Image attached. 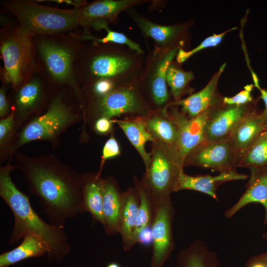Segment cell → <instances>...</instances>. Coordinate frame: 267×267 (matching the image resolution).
Wrapping results in <instances>:
<instances>
[{"label": "cell", "mask_w": 267, "mask_h": 267, "mask_svg": "<svg viewBox=\"0 0 267 267\" xmlns=\"http://www.w3.org/2000/svg\"><path fill=\"white\" fill-rule=\"evenodd\" d=\"M150 6L148 8L149 11H157L164 7L165 3L164 0H150Z\"/></svg>", "instance_id": "cell-43"}, {"label": "cell", "mask_w": 267, "mask_h": 267, "mask_svg": "<svg viewBox=\"0 0 267 267\" xmlns=\"http://www.w3.org/2000/svg\"><path fill=\"white\" fill-rule=\"evenodd\" d=\"M9 86L2 84L0 88V118H4L11 112V106L8 98L6 96Z\"/></svg>", "instance_id": "cell-38"}, {"label": "cell", "mask_w": 267, "mask_h": 267, "mask_svg": "<svg viewBox=\"0 0 267 267\" xmlns=\"http://www.w3.org/2000/svg\"><path fill=\"white\" fill-rule=\"evenodd\" d=\"M8 161L0 168V196L14 216V225L8 240L12 245L25 236L33 235L46 246L49 262H62L71 251L64 227L44 221L32 208L29 197L13 182L11 174L15 169Z\"/></svg>", "instance_id": "cell-3"}, {"label": "cell", "mask_w": 267, "mask_h": 267, "mask_svg": "<svg viewBox=\"0 0 267 267\" xmlns=\"http://www.w3.org/2000/svg\"><path fill=\"white\" fill-rule=\"evenodd\" d=\"M114 124L113 119L100 118L95 122L91 130L99 134H111L113 132Z\"/></svg>", "instance_id": "cell-37"}, {"label": "cell", "mask_w": 267, "mask_h": 267, "mask_svg": "<svg viewBox=\"0 0 267 267\" xmlns=\"http://www.w3.org/2000/svg\"><path fill=\"white\" fill-rule=\"evenodd\" d=\"M248 267H267V254L252 260Z\"/></svg>", "instance_id": "cell-40"}, {"label": "cell", "mask_w": 267, "mask_h": 267, "mask_svg": "<svg viewBox=\"0 0 267 267\" xmlns=\"http://www.w3.org/2000/svg\"><path fill=\"white\" fill-rule=\"evenodd\" d=\"M266 134H267V128H266V130L263 133Z\"/></svg>", "instance_id": "cell-45"}, {"label": "cell", "mask_w": 267, "mask_h": 267, "mask_svg": "<svg viewBox=\"0 0 267 267\" xmlns=\"http://www.w3.org/2000/svg\"><path fill=\"white\" fill-rule=\"evenodd\" d=\"M267 122L257 110L245 118L228 136L240 159L266 130ZM240 161V160H239Z\"/></svg>", "instance_id": "cell-21"}, {"label": "cell", "mask_w": 267, "mask_h": 267, "mask_svg": "<svg viewBox=\"0 0 267 267\" xmlns=\"http://www.w3.org/2000/svg\"><path fill=\"white\" fill-rule=\"evenodd\" d=\"M146 127L155 140L160 141L177 151L178 139L176 125L169 117L166 108L152 111L143 118Z\"/></svg>", "instance_id": "cell-26"}, {"label": "cell", "mask_w": 267, "mask_h": 267, "mask_svg": "<svg viewBox=\"0 0 267 267\" xmlns=\"http://www.w3.org/2000/svg\"><path fill=\"white\" fill-rule=\"evenodd\" d=\"M33 38L23 33L18 23L2 22L0 51L3 62L0 70L2 84L14 89L27 82L36 71Z\"/></svg>", "instance_id": "cell-7"}, {"label": "cell", "mask_w": 267, "mask_h": 267, "mask_svg": "<svg viewBox=\"0 0 267 267\" xmlns=\"http://www.w3.org/2000/svg\"><path fill=\"white\" fill-rule=\"evenodd\" d=\"M248 176L236 172L235 170L220 173L212 176H190L181 172L178 176L174 192L181 190H193L211 196L217 200L216 190L221 183L230 180L245 179Z\"/></svg>", "instance_id": "cell-19"}, {"label": "cell", "mask_w": 267, "mask_h": 267, "mask_svg": "<svg viewBox=\"0 0 267 267\" xmlns=\"http://www.w3.org/2000/svg\"><path fill=\"white\" fill-rule=\"evenodd\" d=\"M12 160L23 174L29 192L39 197L49 222L64 227L68 219L86 212L80 174L52 154L29 156L16 151Z\"/></svg>", "instance_id": "cell-1"}, {"label": "cell", "mask_w": 267, "mask_h": 267, "mask_svg": "<svg viewBox=\"0 0 267 267\" xmlns=\"http://www.w3.org/2000/svg\"><path fill=\"white\" fill-rule=\"evenodd\" d=\"M106 267H121L120 265L115 262L111 263L106 266Z\"/></svg>", "instance_id": "cell-44"}, {"label": "cell", "mask_w": 267, "mask_h": 267, "mask_svg": "<svg viewBox=\"0 0 267 267\" xmlns=\"http://www.w3.org/2000/svg\"><path fill=\"white\" fill-rule=\"evenodd\" d=\"M238 166L250 169L267 167V134H261L241 157Z\"/></svg>", "instance_id": "cell-30"}, {"label": "cell", "mask_w": 267, "mask_h": 267, "mask_svg": "<svg viewBox=\"0 0 267 267\" xmlns=\"http://www.w3.org/2000/svg\"><path fill=\"white\" fill-rule=\"evenodd\" d=\"M125 12L135 24L143 37L154 42V46L166 49L182 44L181 38L186 31V24H159L142 15L133 7L128 8Z\"/></svg>", "instance_id": "cell-17"}, {"label": "cell", "mask_w": 267, "mask_h": 267, "mask_svg": "<svg viewBox=\"0 0 267 267\" xmlns=\"http://www.w3.org/2000/svg\"><path fill=\"white\" fill-rule=\"evenodd\" d=\"M52 91L45 80L37 71L27 82L11 89L8 99L14 115L16 132L30 119L46 110Z\"/></svg>", "instance_id": "cell-11"}, {"label": "cell", "mask_w": 267, "mask_h": 267, "mask_svg": "<svg viewBox=\"0 0 267 267\" xmlns=\"http://www.w3.org/2000/svg\"><path fill=\"white\" fill-rule=\"evenodd\" d=\"M152 227L150 226L145 228L141 231L138 236V242L144 246H147L152 244Z\"/></svg>", "instance_id": "cell-39"}, {"label": "cell", "mask_w": 267, "mask_h": 267, "mask_svg": "<svg viewBox=\"0 0 267 267\" xmlns=\"http://www.w3.org/2000/svg\"><path fill=\"white\" fill-rule=\"evenodd\" d=\"M150 154L141 181L156 206L170 199L183 165L176 150L156 140L151 142Z\"/></svg>", "instance_id": "cell-9"}, {"label": "cell", "mask_w": 267, "mask_h": 267, "mask_svg": "<svg viewBox=\"0 0 267 267\" xmlns=\"http://www.w3.org/2000/svg\"><path fill=\"white\" fill-rule=\"evenodd\" d=\"M256 87L259 90L261 93L260 97L262 99L265 104V109L261 112V113L264 118L267 122V90L261 88L260 85L256 86Z\"/></svg>", "instance_id": "cell-41"}, {"label": "cell", "mask_w": 267, "mask_h": 267, "mask_svg": "<svg viewBox=\"0 0 267 267\" xmlns=\"http://www.w3.org/2000/svg\"><path fill=\"white\" fill-rule=\"evenodd\" d=\"M144 118H117L113 119L117 124L135 148L141 157L145 169L149 166L151 161L150 152L145 149V144L148 141L153 142L155 139L147 130L143 120Z\"/></svg>", "instance_id": "cell-24"}, {"label": "cell", "mask_w": 267, "mask_h": 267, "mask_svg": "<svg viewBox=\"0 0 267 267\" xmlns=\"http://www.w3.org/2000/svg\"><path fill=\"white\" fill-rule=\"evenodd\" d=\"M211 108L193 118H189L180 111L178 106L170 105L166 108L178 131L177 150L183 165L186 155L205 139L206 126Z\"/></svg>", "instance_id": "cell-14"}, {"label": "cell", "mask_w": 267, "mask_h": 267, "mask_svg": "<svg viewBox=\"0 0 267 267\" xmlns=\"http://www.w3.org/2000/svg\"><path fill=\"white\" fill-rule=\"evenodd\" d=\"M139 202V196L134 186L130 187L123 192L119 233L125 251H129L133 247L132 239Z\"/></svg>", "instance_id": "cell-25"}, {"label": "cell", "mask_w": 267, "mask_h": 267, "mask_svg": "<svg viewBox=\"0 0 267 267\" xmlns=\"http://www.w3.org/2000/svg\"><path fill=\"white\" fill-rule=\"evenodd\" d=\"M237 28H232L219 34H215L206 38L198 46L188 51L184 50L182 47L180 48L176 56L177 62L180 65L186 61L191 56L197 52L209 47L216 46L222 41L224 36L228 32L236 29Z\"/></svg>", "instance_id": "cell-33"}, {"label": "cell", "mask_w": 267, "mask_h": 267, "mask_svg": "<svg viewBox=\"0 0 267 267\" xmlns=\"http://www.w3.org/2000/svg\"><path fill=\"white\" fill-rule=\"evenodd\" d=\"M123 192L114 178H103L102 209L104 223L103 226L107 234L113 235L119 232Z\"/></svg>", "instance_id": "cell-20"}, {"label": "cell", "mask_w": 267, "mask_h": 267, "mask_svg": "<svg viewBox=\"0 0 267 267\" xmlns=\"http://www.w3.org/2000/svg\"><path fill=\"white\" fill-rule=\"evenodd\" d=\"M146 57L126 45L85 41L75 62L74 74L82 90L103 81L118 88L135 86Z\"/></svg>", "instance_id": "cell-2"}, {"label": "cell", "mask_w": 267, "mask_h": 267, "mask_svg": "<svg viewBox=\"0 0 267 267\" xmlns=\"http://www.w3.org/2000/svg\"><path fill=\"white\" fill-rule=\"evenodd\" d=\"M50 1H52L53 2L60 3H65L72 4L73 6H74L75 7L74 8H80L81 7L85 5L88 2V1L86 0H50Z\"/></svg>", "instance_id": "cell-42"}, {"label": "cell", "mask_w": 267, "mask_h": 267, "mask_svg": "<svg viewBox=\"0 0 267 267\" xmlns=\"http://www.w3.org/2000/svg\"><path fill=\"white\" fill-rule=\"evenodd\" d=\"M177 267H218V263L213 256L193 245L180 253Z\"/></svg>", "instance_id": "cell-31"}, {"label": "cell", "mask_w": 267, "mask_h": 267, "mask_svg": "<svg viewBox=\"0 0 267 267\" xmlns=\"http://www.w3.org/2000/svg\"><path fill=\"white\" fill-rule=\"evenodd\" d=\"M103 178L97 173L80 174V189L83 205L93 220L104 225L102 209Z\"/></svg>", "instance_id": "cell-22"}, {"label": "cell", "mask_w": 267, "mask_h": 267, "mask_svg": "<svg viewBox=\"0 0 267 267\" xmlns=\"http://www.w3.org/2000/svg\"><path fill=\"white\" fill-rule=\"evenodd\" d=\"M225 66V63L222 65L201 90L192 93L186 98L173 101L169 106H180V111L183 114L189 118H193L207 109L221 104V99L217 93V87L220 77Z\"/></svg>", "instance_id": "cell-18"}, {"label": "cell", "mask_w": 267, "mask_h": 267, "mask_svg": "<svg viewBox=\"0 0 267 267\" xmlns=\"http://www.w3.org/2000/svg\"><path fill=\"white\" fill-rule=\"evenodd\" d=\"M182 44L166 49L154 46L146 57L137 86L152 111L165 109L173 101L168 89L167 71Z\"/></svg>", "instance_id": "cell-10"}, {"label": "cell", "mask_w": 267, "mask_h": 267, "mask_svg": "<svg viewBox=\"0 0 267 267\" xmlns=\"http://www.w3.org/2000/svg\"><path fill=\"white\" fill-rule=\"evenodd\" d=\"M133 179L134 186L136 188L140 198L132 239V245L133 247L138 242V236L141 231L145 228L151 226L156 206L141 180L135 176H133Z\"/></svg>", "instance_id": "cell-28"}, {"label": "cell", "mask_w": 267, "mask_h": 267, "mask_svg": "<svg viewBox=\"0 0 267 267\" xmlns=\"http://www.w3.org/2000/svg\"><path fill=\"white\" fill-rule=\"evenodd\" d=\"M47 252L46 246L40 239L27 235L16 247L0 255V267H9L26 259L42 256Z\"/></svg>", "instance_id": "cell-27"}, {"label": "cell", "mask_w": 267, "mask_h": 267, "mask_svg": "<svg viewBox=\"0 0 267 267\" xmlns=\"http://www.w3.org/2000/svg\"><path fill=\"white\" fill-rule=\"evenodd\" d=\"M121 154L119 144L114 137V132L104 144L102 151L100 168L97 173L101 175V172L105 161L110 158L119 156Z\"/></svg>", "instance_id": "cell-35"}, {"label": "cell", "mask_w": 267, "mask_h": 267, "mask_svg": "<svg viewBox=\"0 0 267 267\" xmlns=\"http://www.w3.org/2000/svg\"><path fill=\"white\" fill-rule=\"evenodd\" d=\"M84 42L74 32L33 38L36 71L52 89L71 88L84 111L85 96L76 80L74 65Z\"/></svg>", "instance_id": "cell-5"}, {"label": "cell", "mask_w": 267, "mask_h": 267, "mask_svg": "<svg viewBox=\"0 0 267 267\" xmlns=\"http://www.w3.org/2000/svg\"><path fill=\"white\" fill-rule=\"evenodd\" d=\"M84 118V108L71 88L52 89L46 110L24 124L0 153V165L6 159L11 161L20 148L32 141H46L55 149L61 135L73 125L83 121Z\"/></svg>", "instance_id": "cell-4"}, {"label": "cell", "mask_w": 267, "mask_h": 267, "mask_svg": "<svg viewBox=\"0 0 267 267\" xmlns=\"http://www.w3.org/2000/svg\"><path fill=\"white\" fill-rule=\"evenodd\" d=\"M247 189L238 201L226 213L231 217L239 209L251 203L261 204L265 210V223L267 222V167L252 168Z\"/></svg>", "instance_id": "cell-23"}, {"label": "cell", "mask_w": 267, "mask_h": 267, "mask_svg": "<svg viewBox=\"0 0 267 267\" xmlns=\"http://www.w3.org/2000/svg\"><path fill=\"white\" fill-rule=\"evenodd\" d=\"M1 4L16 18L20 31L32 38L73 32L80 26L78 8L50 7L31 0H4Z\"/></svg>", "instance_id": "cell-6"}, {"label": "cell", "mask_w": 267, "mask_h": 267, "mask_svg": "<svg viewBox=\"0 0 267 267\" xmlns=\"http://www.w3.org/2000/svg\"><path fill=\"white\" fill-rule=\"evenodd\" d=\"M194 78L192 72L183 70L174 61L170 63L167 71L166 81L173 101L181 99L186 94H192L194 89L190 86V83Z\"/></svg>", "instance_id": "cell-29"}, {"label": "cell", "mask_w": 267, "mask_h": 267, "mask_svg": "<svg viewBox=\"0 0 267 267\" xmlns=\"http://www.w3.org/2000/svg\"><path fill=\"white\" fill-rule=\"evenodd\" d=\"M239 160L228 137L215 140L204 139L186 155L183 167L195 166L222 173L235 170Z\"/></svg>", "instance_id": "cell-12"}, {"label": "cell", "mask_w": 267, "mask_h": 267, "mask_svg": "<svg viewBox=\"0 0 267 267\" xmlns=\"http://www.w3.org/2000/svg\"><path fill=\"white\" fill-rule=\"evenodd\" d=\"M152 111L137 86L120 87L102 96L87 97L80 140L87 138V125L91 129L100 118H145Z\"/></svg>", "instance_id": "cell-8"}, {"label": "cell", "mask_w": 267, "mask_h": 267, "mask_svg": "<svg viewBox=\"0 0 267 267\" xmlns=\"http://www.w3.org/2000/svg\"><path fill=\"white\" fill-rule=\"evenodd\" d=\"M266 237H267V233H266Z\"/></svg>", "instance_id": "cell-46"}, {"label": "cell", "mask_w": 267, "mask_h": 267, "mask_svg": "<svg viewBox=\"0 0 267 267\" xmlns=\"http://www.w3.org/2000/svg\"><path fill=\"white\" fill-rule=\"evenodd\" d=\"M254 85H247L244 87V89L232 97H224L222 102L224 104L229 105H242L254 102L251 95Z\"/></svg>", "instance_id": "cell-36"}, {"label": "cell", "mask_w": 267, "mask_h": 267, "mask_svg": "<svg viewBox=\"0 0 267 267\" xmlns=\"http://www.w3.org/2000/svg\"><path fill=\"white\" fill-rule=\"evenodd\" d=\"M173 214L170 199L156 207L151 225L153 241L150 267H163L174 250L172 230Z\"/></svg>", "instance_id": "cell-15"}, {"label": "cell", "mask_w": 267, "mask_h": 267, "mask_svg": "<svg viewBox=\"0 0 267 267\" xmlns=\"http://www.w3.org/2000/svg\"><path fill=\"white\" fill-rule=\"evenodd\" d=\"M257 110L254 101L242 105L220 104L211 108L205 139L215 140L228 137L236 127L248 115Z\"/></svg>", "instance_id": "cell-16"}, {"label": "cell", "mask_w": 267, "mask_h": 267, "mask_svg": "<svg viewBox=\"0 0 267 267\" xmlns=\"http://www.w3.org/2000/svg\"><path fill=\"white\" fill-rule=\"evenodd\" d=\"M16 133L14 113L0 120V153L4 150Z\"/></svg>", "instance_id": "cell-34"}, {"label": "cell", "mask_w": 267, "mask_h": 267, "mask_svg": "<svg viewBox=\"0 0 267 267\" xmlns=\"http://www.w3.org/2000/svg\"><path fill=\"white\" fill-rule=\"evenodd\" d=\"M150 0H96L78 8V22L84 31L101 30L104 25L116 24L120 14L134 6L149 3Z\"/></svg>", "instance_id": "cell-13"}, {"label": "cell", "mask_w": 267, "mask_h": 267, "mask_svg": "<svg viewBox=\"0 0 267 267\" xmlns=\"http://www.w3.org/2000/svg\"><path fill=\"white\" fill-rule=\"evenodd\" d=\"M106 32V35L103 38H97L89 32H84L82 35L77 34L79 39L83 41H94L100 43H113L124 45L140 53H144V51L140 44L132 40L122 33L114 31L109 28L108 25H104L101 30Z\"/></svg>", "instance_id": "cell-32"}]
</instances>
